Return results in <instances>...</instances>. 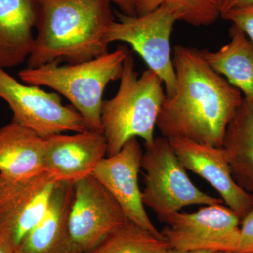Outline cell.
Wrapping results in <instances>:
<instances>
[{
  "label": "cell",
  "instance_id": "1",
  "mask_svg": "<svg viewBox=\"0 0 253 253\" xmlns=\"http://www.w3.org/2000/svg\"><path fill=\"white\" fill-rule=\"evenodd\" d=\"M172 59L176 90L163 101L156 124L160 132L168 140L222 147L244 96L206 62L201 50L176 45Z\"/></svg>",
  "mask_w": 253,
  "mask_h": 253
},
{
  "label": "cell",
  "instance_id": "2",
  "mask_svg": "<svg viewBox=\"0 0 253 253\" xmlns=\"http://www.w3.org/2000/svg\"><path fill=\"white\" fill-rule=\"evenodd\" d=\"M36 2V34L27 68L85 62L109 52L105 35L116 16L108 0Z\"/></svg>",
  "mask_w": 253,
  "mask_h": 253
},
{
  "label": "cell",
  "instance_id": "3",
  "mask_svg": "<svg viewBox=\"0 0 253 253\" xmlns=\"http://www.w3.org/2000/svg\"><path fill=\"white\" fill-rule=\"evenodd\" d=\"M120 81L117 93L111 99L104 100L101 106V126L108 156L117 154L133 138H141L144 145L153 143L166 97L161 78L150 69L139 75L131 54L123 63Z\"/></svg>",
  "mask_w": 253,
  "mask_h": 253
},
{
  "label": "cell",
  "instance_id": "4",
  "mask_svg": "<svg viewBox=\"0 0 253 253\" xmlns=\"http://www.w3.org/2000/svg\"><path fill=\"white\" fill-rule=\"evenodd\" d=\"M130 54L126 46L90 61L75 64L44 65L18 73L23 83L51 88L62 95L84 120L88 129L102 133L103 95L111 82L121 78L123 63Z\"/></svg>",
  "mask_w": 253,
  "mask_h": 253
},
{
  "label": "cell",
  "instance_id": "5",
  "mask_svg": "<svg viewBox=\"0 0 253 253\" xmlns=\"http://www.w3.org/2000/svg\"><path fill=\"white\" fill-rule=\"evenodd\" d=\"M144 146L141 159L145 171L143 203L160 221L167 223L186 206L222 204L221 199L195 185L168 139L162 136Z\"/></svg>",
  "mask_w": 253,
  "mask_h": 253
},
{
  "label": "cell",
  "instance_id": "6",
  "mask_svg": "<svg viewBox=\"0 0 253 253\" xmlns=\"http://www.w3.org/2000/svg\"><path fill=\"white\" fill-rule=\"evenodd\" d=\"M116 19L106 31L105 41L110 44L123 42L129 44L161 78L166 96L175 92L176 79L170 38L175 18L164 5L144 15L128 16L115 12Z\"/></svg>",
  "mask_w": 253,
  "mask_h": 253
},
{
  "label": "cell",
  "instance_id": "7",
  "mask_svg": "<svg viewBox=\"0 0 253 253\" xmlns=\"http://www.w3.org/2000/svg\"><path fill=\"white\" fill-rule=\"evenodd\" d=\"M0 99L7 103L14 113L13 121L42 137L88 129L81 115L72 106L63 105L59 94L20 83L1 68Z\"/></svg>",
  "mask_w": 253,
  "mask_h": 253
},
{
  "label": "cell",
  "instance_id": "8",
  "mask_svg": "<svg viewBox=\"0 0 253 253\" xmlns=\"http://www.w3.org/2000/svg\"><path fill=\"white\" fill-rule=\"evenodd\" d=\"M161 231L169 249L236 252L241 219L222 204L207 205L196 212H178Z\"/></svg>",
  "mask_w": 253,
  "mask_h": 253
},
{
  "label": "cell",
  "instance_id": "9",
  "mask_svg": "<svg viewBox=\"0 0 253 253\" xmlns=\"http://www.w3.org/2000/svg\"><path fill=\"white\" fill-rule=\"evenodd\" d=\"M73 186L68 228L74 244L86 253L128 220L116 199L92 174Z\"/></svg>",
  "mask_w": 253,
  "mask_h": 253
},
{
  "label": "cell",
  "instance_id": "10",
  "mask_svg": "<svg viewBox=\"0 0 253 253\" xmlns=\"http://www.w3.org/2000/svg\"><path fill=\"white\" fill-rule=\"evenodd\" d=\"M56 184L45 171L24 178L0 174V231L15 247L45 215Z\"/></svg>",
  "mask_w": 253,
  "mask_h": 253
},
{
  "label": "cell",
  "instance_id": "11",
  "mask_svg": "<svg viewBox=\"0 0 253 253\" xmlns=\"http://www.w3.org/2000/svg\"><path fill=\"white\" fill-rule=\"evenodd\" d=\"M143 153L137 138H133L117 154L104 158L92 175L112 195L128 221L163 237L146 213L139 189Z\"/></svg>",
  "mask_w": 253,
  "mask_h": 253
},
{
  "label": "cell",
  "instance_id": "12",
  "mask_svg": "<svg viewBox=\"0 0 253 253\" xmlns=\"http://www.w3.org/2000/svg\"><path fill=\"white\" fill-rule=\"evenodd\" d=\"M169 141L186 169L208 181L241 221L253 208V194L245 191L234 180L223 147L186 139Z\"/></svg>",
  "mask_w": 253,
  "mask_h": 253
},
{
  "label": "cell",
  "instance_id": "13",
  "mask_svg": "<svg viewBox=\"0 0 253 253\" xmlns=\"http://www.w3.org/2000/svg\"><path fill=\"white\" fill-rule=\"evenodd\" d=\"M44 171L56 182H71L91 175L107 155L103 133L87 129L73 135L54 134L44 138Z\"/></svg>",
  "mask_w": 253,
  "mask_h": 253
},
{
  "label": "cell",
  "instance_id": "14",
  "mask_svg": "<svg viewBox=\"0 0 253 253\" xmlns=\"http://www.w3.org/2000/svg\"><path fill=\"white\" fill-rule=\"evenodd\" d=\"M73 196V183L57 182L45 215L16 248V253H83L68 228Z\"/></svg>",
  "mask_w": 253,
  "mask_h": 253
},
{
  "label": "cell",
  "instance_id": "15",
  "mask_svg": "<svg viewBox=\"0 0 253 253\" xmlns=\"http://www.w3.org/2000/svg\"><path fill=\"white\" fill-rule=\"evenodd\" d=\"M36 0H0V68L27 61L37 21Z\"/></svg>",
  "mask_w": 253,
  "mask_h": 253
},
{
  "label": "cell",
  "instance_id": "16",
  "mask_svg": "<svg viewBox=\"0 0 253 253\" xmlns=\"http://www.w3.org/2000/svg\"><path fill=\"white\" fill-rule=\"evenodd\" d=\"M45 139L13 121L0 128V174L24 178L44 172Z\"/></svg>",
  "mask_w": 253,
  "mask_h": 253
},
{
  "label": "cell",
  "instance_id": "17",
  "mask_svg": "<svg viewBox=\"0 0 253 253\" xmlns=\"http://www.w3.org/2000/svg\"><path fill=\"white\" fill-rule=\"evenodd\" d=\"M230 37V42L217 51L201 50V54L216 72L253 103V42L234 25Z\"/></svg>",
  "mask_w": 253,
  "mask_h": 253
},
{
  "label": "cell",
  "instance_id": "18",
  "mask_svg": "<svg viewBox=\"0 0 253 253\" xmlns=\"http://www.w3.org/2000/svg\"><path fill=\"white\" fill-rule=\"evenodd\" d=\"M238 185L253 192V103L243 99L226 128L222 144Z\"/></svg>",
  "mask_w": 253,
  "mask_h": 253
},
{
  "label": "cell",
  "instance_id": "19",
  "mask_svg": "<svg viewBox=\"0 0 253 253\" xmlns=\"http://www.w3.org/2000/svg\"><path fill=\"white\" fill-rule=\"evenodd\" d=\"M164 238L126 221L86 253H168Z\"/></svg>",
  "mask_w": 253,
  "mask_h": 253
},
{
  "label": "cell",
  "instance_id": "20",
  "mask_svg": "<svg viewBox=\"0 0 253 253\" xmlns=\"http://www.w3.org/2000/svg\"><path fill=\"white\" fill-rule=\"evenodd\" d=\"M164 5L175 18L194 26H207L221 17L217 0H164Z\"/></svg>",
  "mask_w": 253,
  "mask_h": 253
},
{
  "label": "cell",
  "instance_id": "21",
  "mask_svg": "<svg viewBox=\"0 0 253 253\" xmlns=\"http://www.w3.org/2000/svg\"><path fill=\"white\" fill-rule=\"evenodd\" d=\"M221 17L244 32L253 44V5L229 11Z\"/></svg>",
  "mask_w": 253,
  "mask_h": 253
},
{
  "label": "cell",
  "instance_id": "22",
  "mask_svg": "<svg viewBox=\"0 0 253 253\" xmlns=\"http://www.w3.org/2000/svg\"><path fill=\"white\" fill-rule=\"evenodd\" d=\"M236 253H253V208L241 219Z\"/></svg>",
  "mask_w": 253,
  "mask_h": 253
},
{
  "label": "cell",
  "instance_id": "23",
  "mask_svg": "<svg viewBox=\"0 0 253 253\" xmlns=\"http://www.w3.org/2000/svg\"><path fill=\"white\" fill-rule=\"evenodd\" d=\"M221 16L229 11L252 6L253 0H217Z\"/></svg>",
  "mask_w": 253,
  "mask_h": 253
},
{
  "label": "cell",
  "instance_id": "24",
  "mask_svg": "<svg viewBox=\"0 0 253 253\" xmlns=\"http://www.w3.org/2000/svg\"><path fill=\"white\" fill-rule=\"evenodd\" d=\"M164 0H134L136 15H144L151 12L161 6Z\"/></svg>",
  "mask_w": 253,
  "mask_h": 253
},
{
  "label": "cell",
  "instance_id": "25",
  "mask_svg": "<svg viewBox=\"0 0 253 253\" xmlns=\"http://www.w3.org/2000/svg\"><path fill=\"white\" fill-rule=\"evenodd\" d=\"M111 4L116 5L120 10V12L128 15L136 16V11L134 0H108Z\"/></svg>",
  "mask_w": 253,
  "mask_h": 253
},
{
  "label": "cell",
  "instance_id": "26",
  "mask_svg": "<svg viewBox=\"0 0 253 253\" xmlns=\"http://www.w3.org/2000/svg\"><path fill=\"white\" fill-rule=\"evenodd\" d=\"M0 253H16V247L11 238L6 233L0 231Z\"/></svg>",
  "mask_w": 253,
  "mask_h": 253
},
{
  "label": "cell",
  "instance_id": "27",
  "mask_svg": "<svg viewBox=\"0 0 253 253\" xmlns=\"http://www.w3.org/2000/svg\"><path fill=\"white\" fill-rule=\"evenodd\" d=\"M168 253H213L206 251H179V250L169 249Z\"/></svg>",
  "mask_w": 253,
  "mask_h": 253
},
{
  "label": "cell",
  "instance_id": "28",
  "mask_svg": "<svg viewBox=\"0 0 253 253\" xmlns=\"http://www.w3.org/2000/svg\"><path fill=\"white\" fill-rule=\"evenodd\" d=\"M240 253L236 252H218V253Z\"/></svg>",
  "mask_w": 253,
  "mask_h": 253
}]
</instances>
